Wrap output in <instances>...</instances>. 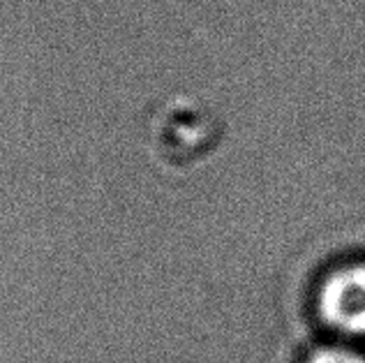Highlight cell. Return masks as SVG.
<instances>
[{"label":"cell","mask_w":365,"mask_h":363,"mask_svg":"<svg viewBox=\"0 0 365 363\" xmlns=\"http://www.w3.org/2000/svg\"><path fill=\"white\" fill-rule=\"evenodd\" d=\"M303 363H365V354L347 345H322L312 349Z\"/></svg>","instance_id":"cell-2"},{"label":"cell","mask_w":365,"mask_h":363,"mask_svg":"<svg viewBox=\"0 0 365 363\" xmlns=\"http://www.w3.org/2000/svg\"><path fill=\"white\" fill-rule=\"evenodd\" d=\"M317 310L329 329L365 338V264L333 271L317 294Z\"/></svg>","instance_id":"cell-1"}]
</instances>
